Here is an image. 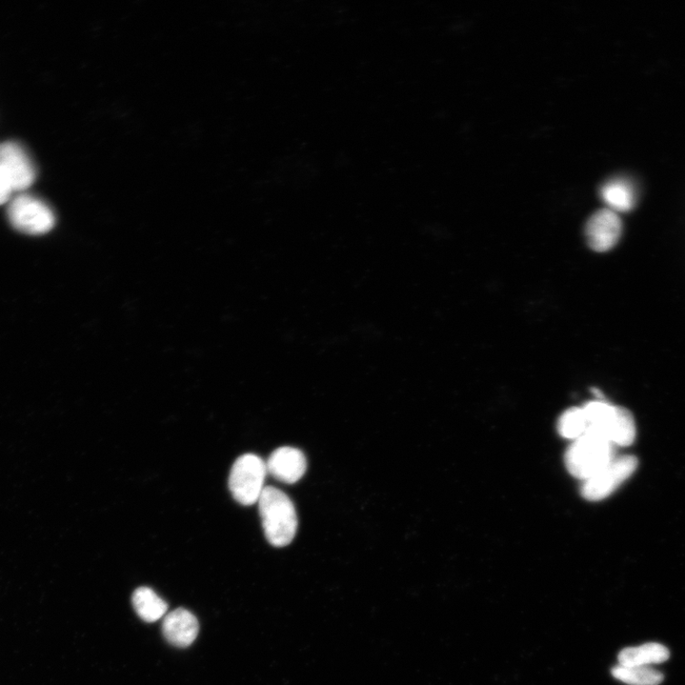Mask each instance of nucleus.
<instances>
[{
  "label": "nucleus",
  "instance_id": "423d86ee",
  "mask_svg": "<svg viewBox=\"0 0 685 685\" xmlns=\"http://www.w3.org/2000/svg\"><path fill=\"white\" fill-rule=\"evenodd\" d=\"M638 459L633 455L615 456L593 476L583 481L581 496L591 501L610 497L637 471Z\"/></svg>",
  "mask_w": 685,
  "mask_h": 685
},
{
  "label": "nucleus",
  "instance_id": "6e6552de",
  "mask_svg": "<svg viewBox=\"0 0 685 685\" xmlns=\"http://www.w3.org/2000/svg\"><path fill=\"white\" fill-rule=\"evenodd\" d=\"M621 233V220L619 214L611 209L595 213L589 220L586 228L589 245L592 250L600 253L614 248Z\"/></svg>",
  "mask_w": 685,
  "mask_h": 685
},
{
  "label": "nucleus",
  "instance_id": "1a4fd4ad",
  "mask_svg": "<svg viewBox=\"0 0 685 685\" xmlns=\"http://www.w3.org/2000/svg\"><path fill=\"white\" fill-rule=\"evenodd\" d=\"M266 463L268 473L285 483L298 481L307 471V459L304 453L291 447L277 449Z\"/></svg>",
  "mask_w": 685,
  "mask_h": 685
},
{
  "label": "nucleus",
  "instance_id": "4468645a",
  "mask_svg": "<svg viewBox=\"0 0 685 685\" xmlns=\"http://www.w3.org/2000/svg\"><path fill=\"white\" fill-rule=\"evenodd\" d=\"M612 676L629 685H660L663 674L651 667H624L618 664L611 670Z\"/></svg>",
  "mask_w": 685,
  "mask_h": 685
},
{
  "label": "nucleus",
  "instance_id": "f257e3e1",
  "mask_svg": "<svg viewBox=\"0 0 685 685\" xmlns=\"http://www.w3.org/2000/svg\"><path fill=\"white\" fill-rule=\"evenodd\" d=\"M257 502L268 541L275 548L289 546L296 535L298 525L292 500L283 491L267 487Z\"/></svg>",
  "mask_w": 685,
  "mask_h": 685
},
{
  "label": "nucleus",
  "instance_id": "39448f33",
  "mask_svg": "<svg viewBox=\"0 0 685 685\" xmlns=\"http://www.w3.org/2000/svg\"><path fill=\"white\" fill-rule=\"evenodd\" d=\"M8 218L15 230L31 235L47 233L55 223L48 205L27 194H19L10 201Z\"/></svg>",
  "mask_w": 685,
  "mask_h": 685
},
{
  "label": "nucleus",
  "instance_id": "9b49d317",
  "mask_svg": "<svg viewBox=\"0 0 685 685\" xmlns=\"http://www.w3.org/2000/svg\"><path fill=\"white\" fill-rule=\"evenodd\" d=\"M601 196L603 203L618 213L630 212L637 204L639 193L630 179L616 177L601 187Z\"/></svg>",
  "mask_w": 685,
  "mask_h": 685
},
{
  "label": "nucleus",
  "instance_id": "9d476101",
  "mask_svg": "<svg viewBox=\"0 0 685 685\" xmlns=\"http://www.w3.org/2000/svg\"><path fill=\"white\" fill-rule=\"evenodd\" d=\"M163 632L172 646L185 649L195 640L199 632V623L192 612L178 609L165 616Z\"/></svg>",
  "mask_w": 685,
  "mask_h": 685
},
{
  "label": "nucleus",
  "instance_id": "0eeeda50",
  "mask_svg": "<svg viewBox=\"0 0 685 685\" xmlns=\"http://www.w3.org/2000/svg\"><path fill=\"white\" fill-rule=\"evenodd\" d=\"M0 169L8 177L14 192L22 193L35 183L36 173L25 150L15 143L0 144Z\"/></svg>",
  "mask_w": 685,
  "mask_h": 685
},
{
  "label": "nucleus",
  "instance_id": "f03ea898",
  "mask_svg": "<svg viewBox=\"0 0 685 685\" xmlns=\"http://www.w3.org/2000/svg\"><path fill=\"white\" fill-rule=\"evenodd\" d=\"M588 422V434L611 442L615 447L631 446L636 438V424L632 413L601 400L582 407ZM586 433V434H587Z\"/></svg>",
  "mask_w": 685,
  "mask_h": 685
},
{
  "label": "nucleus",
  "instance_id": "ddd939ff",
  "mask_svg": "<svg viewBox=\"0 0 685 685\" xmlns=\"http://www.w3.org/2000/svg\"><path fill=\"white\" fill-rule=\"evenodd\" d=\"M132 601L135 612L146 622L157 621L168 611L167 602L149 588L137 589Z\"/></svg>",
  "mask_w": 685,
  "mask_h": 685
},
{
  "label": "nucleus",
  "instance_id": "7ed1b4c3",
  "mask_svg": "<svg viewBox=\"0 0 685 685\" xmlns=\"http://www.w3.org/2000/svg\"><path fill=\"white\" fill-rule=\"evenodd\" d=\"M615 456V446L611 442L587 433L573 441L566 452L565 462L572 476L586 481Z\"/></svg>",
  "mask_w": 685,
  "mask_h": 685
},
{
  "label": "nucleus",
  "instance_id": "20e7f679",
  "mask_svg": "<svg viewBox=\"0 0 685 685\" xmlns=\"http://www.w3.org/2000/svg\"><path fill=\"white\" fill-rule=\"evenodd\" d=\"M267 463L255 454L239 457L231 471L229 486L233 498L243 506L257 502L265 490Z\"/></svg>",
  "mask_w": 685,
  "mask_h": 685
},
{
  "label": "nucleus",
  "instance_id": "f8f14e48",
  "mask_svg": "<svg viewBox=\"0 0 685 685\" xmlns=\"http://www.w3.org/2000/svg\"><path fill=\"white\" fill-rule=\"evenodd\" d=\"M670 652L660 643L650 642L640 647L622 650L618 656L619 664L624 667H650L667 661Z\"/></svg>",
  "mask_w": 685,
  "mask_h": 685
},
{
  "label": "nucleus",
  "instance_id": "dca6fc26",
  "mask_svg": "<svg viewBox=\"0 0 685 685\" xmlns=\"http://www.w3.org/2000/svg\"><path fill=\"white\" fill-rule=\"evenodd\" d=\"M14 193L10 181L5 172L0 169V205H4L10 201Z\"/></svg>",
  "mask_w": 685,
  "mask_h": 685
},
{
  "label": "nucleus",
  "instance_id": "2eb2a0df",
  "mask_svg": "<svg viewBox=\"0 0 685 685\" xmlns=\"http://www.w3.org/2000/svg\"><path fill=\"white\" fill-rule=\"evenodd\" d=\"M559 433L573 441L583 436L588 431V422L582 408H571L561 414L558 421Z\"/></svg>",
  "mask_w": 685,
  "mask_h": 685
}]
</instances>
